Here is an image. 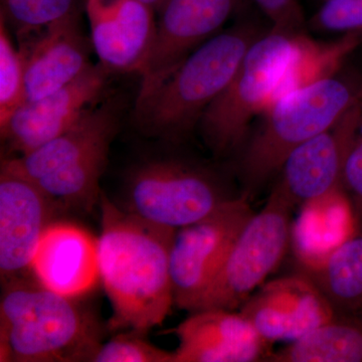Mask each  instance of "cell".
<instances>
[{
  "label": "cell",
  "mask_w": 362,
  "mask_h": 362,
  "mask_svg": "<svg viewBox=\"0 0 362 362\" xmlns=\"http://www.w3.org/2000/svg\"><path fill=\"white\" fill-rule=\"evenodd\" d=\"M271 362H362V310L334 314L315 330L272 352Z\"/></svg>",
  "instance_id": "obj_21"
},
{
  "label": "cell",
  "mask_w": 362,
  "mask_h": 362,
  "mask_svg": "<svg viewBox=\"0 0 362 362\" xmlns=\"http://www.w3.org/2000/svg\"><path fill=\"white\" fill-rule=\"evenodd\" d=\"M141 331L125 330L102 342L93 362H175V352L152 344Z\"/></svg>",
  "instance_id": "obj_24"
},
{
  "label": "cell",
  "mask_w": 362,
  "mask_h": 362,
  "mask_svg": "<svg viewBox=\"0 0 362 362\" xmlns=\"http://www.w3.org/2000/svg\"><path fill=\"white\" fill-rule=\"evenodd\" d=\"M235 197L209 169L164 158L131 169L116 204L138 218L176 230L211 216Z\"/></svg>",
  "instance_id": "obj_6"
},
{
  "label": "cell",
  "mask_w": 362,
  "mask_h": 362,
  "mask_svg": "<svg viewBox=\"0 0 362 362\" xmlns=\"http://www.w3.org/2000/svg\"><path fill=\"white\" fill-rule=\"evenodd\" d=\"M32 274L52 291L84 296L100 280L98 239L80 226L54 221L40 240Z\"/></svg>",
  "instance_id": "obj_18"
},
{
  "label": "cell",
  "mask_w": 362,
  "mask_h": 362,
  "mask_svg": "<svg viewBox=\"0 0 362 362\" xmlns=\"http://www.w3.org/2000/svg\"><path fill=\"white\" fill-rule=\"evenodd\" d=\"M117 129L115 112L93 108L51 141L2 161L32 180L59 216L90 214L101 199L100 181Z\"/></svg>",
  "instance_id": "obj_5"
},
{
  "label": "cell",
  "mask_w": 362,
  "mask_h": 362,
  "mask_svg": "<svg viewBox=\"0 0 362 362\" xmlns=\"http://www.w3.org/2000/svg\"><path fill=\"white\" fill-rule=\"evenodd\" d=\"M362 125V101L329 129L293 150L272 192L294 209L341 187L345 159Z\"/></svg>",
  "instance_id": "obj_11"
},
{
  "label": "cell",
  "mask_w": 362,
  "mask_h": 362,
  "mask_svg": "<svg viewBox=\"0 0 362 362\" xmlns=\"http://www.w3.org/2000/svg\"><path fill=\"white\" fill-rule=\"evenodd\" d=\"M362 44V32L344 33L339 39L321 42L307 33L294 37L284 71L274 90L271 104L288 93L331 77Z\"/></svg>",
  "instance_id": "obj_20"
},
{
  "label": "cell",
  "mask_w": 362,
  "mask_h": 362,
  "mask_svg": "<svg viewBox=\"0 0 362 362\" xmlns=\"http://www.w3.org/2000/svg\"><path fill=\"white\" fill-rule=\"evenodd\" d=\"M299 273L316 286L334 314L362 310V221L325 258Z\"/></svg>",
  "instance_id": "obj_19"
},
{
  "label": "cell",
  "mask_w": 362,
  "mask_h": 362,
  "mask_svg": "<svg viewBox=\"0 0 362 362\" xmlns=\"http://www.w3.org/2000/svg\"><path fill=\"white\" fill-rule=\"evenodd\" d=\"M173 332L178 339L175 362L268 361L273 352L240 312H192Z\"/></svg>",
  "instance_id": "obj_16"
},
{
  "label": "cell",
  "mask_w": 362,
  "mask_h": 362,
  "mask_svg": "<svg viewBox=\"0 0 362 362\" xmlns=\"http://www.w3.org/2000/svg\"><path fill=\"white\" fill-rule=\"evenodd\" d=\"M259 35L257 26L243 23L197 47L154 94L136 105V123L143 134L170 142L187 134L232 82Z\"/></svg>",
  "instance_id": "obj_3"
},
{
  "label": "cell",
  "mask_w": 362,
  "mask_h": 362,
  "mask_svg": "<svg viewBox=\"0 0 362 362\" xmlns=\"http://www.w3.org/2000/svg\"><path fill=\"white\" fill-rule=\"evenodd\" d=\"M362 101V78L334 76L279 98L240 152L242 194L251 199L293 150L329 129Z\"/></svg>",
  "instance_id": "obj_4"
},
{
  "label": "cell",
  "mask_w": 362,
  "mask_h": 362,
  "mask_svg": "<svg viewBox=\"0 0 362 362\" xmlns=\"http://www.w3.org/2000/svg\"><path fill=\"white\" fill-rule=\"evenodd\" d=\"M240 312L269 343L296 341L334 316L316 286L301 273L264 283Z\"/></svg>",
  "instance_id": "obj_14"
},
{
  "label": "cell",
  "mask_w": 362,
  "mask_h": 362,
  "mask_svg": "<svg viewBox=\"0 0 362 362\" xmlns=\"http://www.w3.org/2000/svg\"><path fill=\"white\" fill-rule=\"evenodd\" d=\"M141 1L145 2V4H148L149 6H151L154 11H158V9L160 8L162 4H163L164 0H141Z\"/></svg>",
  "instance_id": "obj_28"
},
{
  "label": "cell",
  "mask_w": 362,
  "mask_h": 362,
  "mask_svg": "<svg viewBox=\"0 0 362 362\" xmlns=\"http://www.w3.org/2000/svg\"><path fill=\"white\" fill-rule=\"evenodd\" d=\"M270 20L272 28L292 35L306 33V23L299 0H255Z\"/></svg>",
  "instance_id": "obj_27"
},
{
  "label": "cell",
  "mask_w": 362,
  "mask_h": 362,
  "mask_svg": "<svg viewBox=\"0 0 362 362\" xmlns=\"http://www.w3.org/2000/svg\"><path fill=\"white\" fill-rule=\"evenodd\" d=\"M26 102L23 54L13 44L9 28L0 18V130Z\"/></svg>",
  "instance_id": "obj_23"
},
{
  "label": "cell",
  "mask_w": 362,
  "mask_h": 362,
  "mask_svg": "<svg viewBox=\"0 0 362 362\" xmlns=\"http://www.w3.org/2000/svg\"><path fill=\"white\" fill-rule=\"evenodd\" d=\"M59 214L32 180L1 160L0 166V276L1 282L28 277L47 228Z\"/></svg>",
  "instance_id": "obj_12"
},
{
  "label": "cell",
  "mask_w": 362,
  "mask_h": 362,
  "mask_svg": "<svg viewBox=\"0 0 362 362\" xmlns=\"http://www.w3.org/2000/svg\"><path fill=\"white\" fill-rule=\"evenodd\" d=\"M341 187L349 199L356 223L362 221V125L345 159Z\"/></svg>",
  "instance_id": "obj_26"
},
{
  "label": "cell",
  "mask_w": 362,
  "mask_h": 362,
  "mask_svg": "<svg viewBox=\"0 0 362 362\" xmlns=\"http://www.w3.org/2000/svg\"><path fill=\"white\" fill-rule=\"evenodd\" d=\"M109 73L102 65H92L66 87L37 101L25 102L0 130L2 141L20 156L63 134L93 109Z\"/></svg>",
  "instance_id": "obj_13"
},
{
  "label": "cell",
  "mask_w": 362,
  "mask_h": 362,
  "mask_svg": "<svg viewBox=\"0 0 362 362\" xmlns=\"http://www.w3.org/2000/svg\"><path fill=\"white\" fill-rule=\"evenodd\" d=\"M28 278L2 283L0 361L93 362L103 337L97 316Z\"/></svg>",
  "instance_id": "obj_2"
},
{
  "label": "cell",
  "mask_w": 362,
  "mask_h": 362,
  "mask_svg": "<svg viewBox=\"0 0 362 362\" xmlns=\"http://www.w3.org/2000/svg\"><path fill=\"white\" fill-rule=\"evenodd\" d=\"M240 194L216 213L178 228L170 249L175 305L192 313L254 211Z\"/></svg>",
  "instance_id": "obj_9"
},
{
  "label": "cell",
  "mask_w": 362,
  "mask_h": 362,
  "mask_svg": "<svg viewBox=\"0 0 362 362\" xmlns=\"http://www.w3.org/2000/svg\"><path fill=\"white\" fill-rule=\"evenodd\" d=\"M296 35L271 28L252 42L232 82L199 120L202 139L218 157L240 153L255 116L270 106Z\"/></svg>",
  "instance_id": "obj_7"
},
{
  "label": "cell",
  "mask_w": 362,
  "mask_h": 362,
  "mask_svg": "<svg viewBox=\"0 0 362 362\" xmlns=\"http://www.w3.org/2000/svg\"><path fill=\"white\" fill-rule=\"evenodd\" d=\"M243 0H164L151 49L139 71L136 105L156 92L183 61L214 37Z\"/></svg>",
  "instance_id": "obj_10"
},
{
  "label": "cell",
  "mask_w": 362,
  "mask_h": 362,
  "mask_svg": "<svg viewBox=\"0 0 362 362\" xmlns=\"http://www.w3.org/2000/svg\"><path fill=\"white\" fill-rule=\"evenodd\" d=\"M310 25L323 32H362V0H324Z\"/></svg>",
  "instance_id": "obj_25"
},
{
  "label": "cell",
  "mask_w": 362,
  "mask_h": 362,
  "mask_svg": "<svg viewBox=\"0 0 362 362\" xmlns=\"http://www.w3.org/2000/svg\"><path fill=\"white\" fill-rule=\"evenodd\" d=\"M100 280L110 301L109 329L148 333L175 305L170 249L175 230L128 213L102 192Z\"/></svg>",
  "instance_id": "obj_1"
},
{
  "label": "cell",
  "mask_w": 362,
  "mask_h": 362,
  "mask_svg": "<svg viewBox=\"0 0 362 362\" xmlns=\"http://www.w3.org/2000/svg\"><path fill=\"white\" fill-rule=\"evenodd\" d=\"M292 209L271 192L265 206L240 230L194 311L237 310L264 284L289 246Z\"/></svg>",
  "instance_id": "obj_8"
},
{
  "label": "cell",
  "mask_w": 362,
  "mask_h": 362,
  "mask_svg": "<svg viewBox=\"0 0 362 362\" xmlns=\"http://www.w3.org/2000/svg\"><path fill=\"white\" fill-rule=\"evenodd\" d=\"M86 13L100 65L139 74L156 35V11L141 0H87Z\"/></svg>",
  "instance_id": "obj_15"
},
{
  "label": "cell",
  "mask_w": 362,
  "mask_h": 362,
  "mask_svg": "<svg viewBox=\"0 0 362 362\" xmlns=\"http://www.w3.org/2000/svg\"><path fill=\"white\" fill-rule=\"evenodd\" d=\"M75 13L76 0H1L0 18L21 44Z\"/></svg>",
  "instance_id": "obj_22"
},
{
  "label": "cell",
  "mask_w": 362,
  "mask_h": 362,
  "mask_svg": "<svg viewBox=\"0 0 362 362\" xmlns=\"http://www.w3.org/2000/svg\"><path fill=\"white\" fill-rule=\"evenodd\" d=\"M25 62L26 102L37 101L80 77L92 66L90 45L77 13L18 45Z\"/></svg>",
  "instance_id": "obj_17"
}]
</instances>
